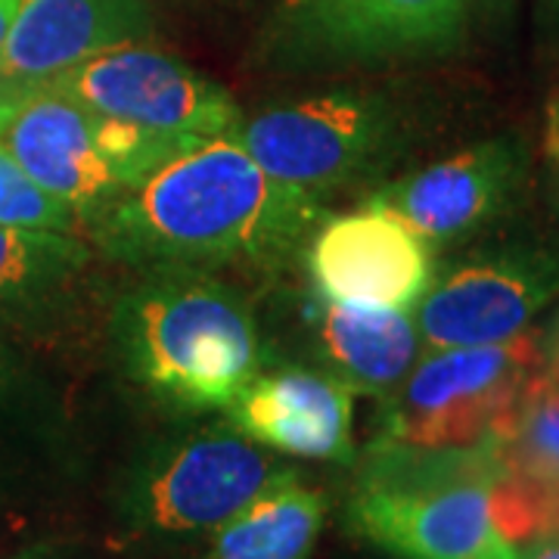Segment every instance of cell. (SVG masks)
<instances>
[{
    "label": "cell",
    "mask_w": 559,
    "mask_h": 559,
    "mask_svg": "<svg viewBox=\"0 0 559 559\" xmlns=\"http://www.w3.org/2000/svg\"><path fill=\"white\" fill-rule=\"evenodd\" d=\"M318 221L314 193L274 180L234 134H221L162 162L91 224L116 259L205 271L283 259Z\"/></svg>",
    "instance_id": "1"
},
{
    "label": "cell",
    "mask_w": 559,
    "mask_h": 559,
    "mask_svg": "<svg viewBox=\"0 0 559 559\" xmlns=\"http://www.w3.org/2000/svg\"><path fill=\"white\" fill-rule=\"evenodd\" d=\"M112 330L131 380L183 414L224 411L264 364L246 299L200 271L143 280L119 301Z\"/></svg>",
    "instance_id": "2"
},
{
    "label": "cell",
    "mask_w": 559,
    "mask_h": 559,
    "mask_svg": "<svg viewBox=\"0 0 559 559\" xmlns=\"http://www.w3.org/2000/svg\"><path fill=\"white\" fill-rule=\"evenodd\" d=\"M500 469L495 441L414 448L380 439L348 507L352 525L401 559H522L491 513Z\"/></svg>",
    "instance_id": "3"
},
{
    "label": "cell",
    "mask_w": 559,
    "mask_h": 559,
    "mask_svg": "<svg viewBox=\"0 0 559 559\" xmlns=\"http://www.w3.org/2000/svg\"><path fill=\"white\" fill-rule=\"evenodd\" d=\"M540 367L544 342L535 333L495 345L436 348L389 395L380 439L414 448L495 441Z\"/></svg>",
    "instance_id": "4"
},
{
    "label": "cell",
    "mask_w": 559,
    "mask_h": 559,
    "mask_svg": "<svg viewBox=\"0 0 559 559\" xmlns=\"http://www.w3.org/2000/svg\"><path fill=\"white\" fill-rule=\"evenodd\" d=\"M230 134L271 178L318 197L380 162L392 121L380 100L333 91L240 119Z\"/></svg>",
    "instance_id": "5"
},
{
    "label": "cell",
    "mask_w": 559,
    "mask_h": 559,
    "mask_svg": "<svg viewBox=\"0 0 559 559\" xmlns=\"http://www.w3.org/2000/svg\"><path fill=\"white\" fill-rule=\"evenodd\" d=\"M44 84L91 112L183 138H221L242 119L218 81L140 40L109 47Z\"/></svg>",
    "instance_id": "6"
},
{
    "label": "cell",
    "mask_w": 559,
    "mask_h": 559,
    "mask_svg": "<svg viewBox=\"0 0 559 559\" xmlns=\"http://www.w3.org/2000/svg\"><path fill=\"white\" fill-rule=\"evenodd\" d=\"M559 296V255L513 246L454 264L432 277L414 305L423 345L466 348L495 345L525 333V326Z\"/></svg>",
    "instance_id": "7"
},
{
    "label": "cell",
    "mask_w": 559,
    "mask_h": 559,
    "mask_svg": "<svg viewBox=\"0 0 559 559\" xmlns=\"http://www.w3.org/2000/svg\"><path fill=\"white\" fill-rule=\"evenodd\" d=\"M466 0H283L277 47L299 60L380 62L454 50Z\"/></svg>",
    "instance_id": "8"
},
{
    "label": "cell",
    "mask_w": 559,
    "mask_h": 559,
    "mask_svg": "<svg viewBox=\"0 0 559 559\" xmlns=\"http://www.w3.org/2000/svg\"><path fill=\"white\" fill-rule=\"evenodd\" d=\"M283 473L234 426L197 432L150 463L138 485V513L165 535L215 532Z\"/></svg>",
    "instance_id": "9"
},
{
    "label": "cell",
    "mask_w": 559,
    "mask_h": 559,
    "mask_svg": "<svg viewBox=\"0 0 559 559\" xmlns=\"http://www.w3.org/2000/svg\"><path fill=\"white\" fill-rule=\"evenodd\" d=\"M308 274L320 299L414 311L436 277L432 242L380 205L330 218L308 246Z\"/></svg>",
    "instance_id": "10"
},
{
    "label": "cell",
    "mask_w": 559,
    "mask_h": 559,
    "mask_svg": "<svg viewBox=\"0 0 559 559\" xmlns=\"http://www.w3.org/2000/svg\"><path fill=\"white\" fill-rule=\"evenodd\" d=\"M0 146L84 221L124 190L94 146L91 112L50 84L0 91Z\"/></svg>",
    "instance_id": "11"
},
{
    "label": "cell",
    "mask_w": 559,
    "mask_h": 559,
    "mask_svg": "<svg viewBox=\"0 0 559 559\" xmlns=\"http://www.w3.org/2000/svg\"><path fill=\"white\" fill-rule=\"evenodd\" d=\"M525 178V150L516 140H485L411 178L382 187L370 200L411 224L429 242L469 237L503 215Z\"/></svg>",
    "instance_id": "12"
},
{
    "label": "cell",
    "mask_w": 559,
    "mask_h": 559,
    "mask_svg": "<svg viewBox=\"0 0 559 559\" xmlns=\"http://www.w3.org/2000/svg\"><path fill=\"white\" fill-rule=\"evenodd\" d=\"M224 411L240 436L280 454L336 463L355 460V389L333 373L305 367L255 373Z\"/></svg>",
    "instance_id": "13"
},
{
    "label": "cell",
    "mask_w": 559,
    "mask_h": 559,
    "mask_svg": "<svg viewBox=\"0 0 559 559\" xmlns=\"http://www.w3.org/2000/svg\"><path fill=\"white\" fill-rule=\"evenodd\" d=\"M150 32L143 0H20L0 47V91H20Z\"/></svg>",
    "instance_id": "14"
},
{
    "label": "cell",
    "mask_w": 559,
    "mask_h": 559,
    "mask_svg": "<svg viewBox=\"0 0 559 559\" xmlns=\"http://www.w3.org/2000/svg\"><path fill=\"white\" fill-rule=\"evenodd\" d=\"M311 326L330 373L355 392L392 395L417 364L419 336L411 311L320 299L311 311Z\"/></svg>",
    "instance_id": "15"
},
{
    "label": "cell",
    "mask_w": 559,
    "mask_h": 559,
    "mask_svg": "<svg viewBox=\"0 0 559 559\" xmlns=\"http://www.w3.org/2000/svg\"><path fill=\"white\" fill-rule=\"evenodd\" d=\"M323 495L293 469L215 528L209 559H311L323 528Z\"/></svg>",
    "instance_id": "16"
},
{
    "label": "cell",
    "mask_w": 559,
    "mask_h": 559,
    "mask_svg": "<svg viewBox=\"0 0 559 559\" xmlns=\"http://www.w3.org/2000/svg\"><path fill=\"white\" fill-rule=\"evenodd\" d=\"M87 246L60 230L0 224V299L32 296L87 264Z\"/></svg>",
    "instance_id": "17"
},
{
    "label": "cell",
    "mask_w": 559,
    "mask_h": 559,
    "mask_svg": "<svg viewBox=\"0 0 559 559\" xmlns=\"http://www.w3.org/2000/svg\"><path fill=\"white\" fill-rule=\"evenodd\" d=\"M91 138H94L100 159L109 165V171L119 178L124 190L140 183L150 171H156L162 162H168L171 156L183 153L187 146H193L197 140H205L150 131V128L134 124V121L112 119V116H100V112H91Z\"/></svg>",
    "instance_id": "18"
},
{
    "label": "cell",
    "mask_w": 559,
    "mask_h": 559,
    "mask_svg": "<svg viewBox=\"0 0 559 559\" xmlns=\"http://www.w3.org/2000/svg\"><path fill=\"white\" fill-rule=\"evenodd\" d=\"M79 215L32 180L22 165L0 146V224L25 230H60L69 234Z\"/></svg>",
    "instance_id": "19"
},
{
    "label": "cell",
    "mask_w": 559,
    "mask_h": 559,
    "mask_svg": "<svg viewBox=\"0 0 559 559\" xmlns=\"http://www.w3.org/2000/svg\"><path fill=\"white\" fill-rule=\"evenodd\" d=\"M538 32L547 50H559V0H538Z\"/></svg>",
    "instance_id": "20"
},
{
    "label": "cell",
    "mask_w": 559,
    "mask_h": 559,
    "mask_svg": "<svg viewBox=\"0 0 559 559\" xmlns=\"http://www.w3.org/2000/svg\"><path fill=\"white\" fill-rule=\"evenodd\" d=\"M544 146H547V156L559 162V94L547 106V131H544Z\"/></svg>",
    "instance_id": "21"
},
{
    "label": "cell",
    "mask_w": 559,
    "mask_h": 559,
    "mask_svg": "<svg viewBox=\"0 0 559 559\" xmlns=\"http://www.w3.org/2000/svg\"><path fill=\"white\" fill-rule=\"evenodd\" d=\"M528 559H559V540L540 538L528 547Z\"/></svg>",
    "instance_id": "22"
},
{
    "label": "cell",
    "mask_w": 559,
    "mask_h": 559,
    "mask_svg": "<svg viewBox=\"0 0 559 559\" xmlns=\"http://www.w3.org/2000/svg\"><path fill=\"white\" fill-rule=\"evenodd\" d=\"M16 10H20V0H0V47H3V40H7V32H10V25H13Z\"/></svg>",
    "instance_id": "23"
},
{
    "label": "cell",
    "mask_w": 559,
    "mask_h": 559,
    "mask_svg": "<svg viewBox=\"0 0 559 559\" xmlns=\"http://www.w3.org/2000/svg\"><path fill=\"white\" fill-rule=\"evenodd\" d=\"M481 7H488V10H500V7H507L510 0H479Z\"/></svg>",
    "instance_id": "24"
},
{
    "label": "cell",
    "mask_w": 559,
    "mask_h": 559,
    "mask_svg": "<svg viewBox=\"0 0 559 559\" xmlns=\"http://www.w3.org/2000/svg\"><path fill=\"white\" fill-rule=\"evenodd\" d=\"M550 340H559V320H557V330H554V336Z\"/></svg>",
    "instance_id": "25"
},
{
    "label": "cell",
    "mask_w": 559,
    "mask_h": 559,
    "mask_svg": "<svg viewBox=\"0 0 559 559\" xmlns=\"http://www.w3.org/2000/svg\"><path fill=\"white\" fill-rule=\"evenodd\" d=\"M557 209H559V187H557Z\"/></svg>",
    "instance_id": "26"
}]
</instances>
